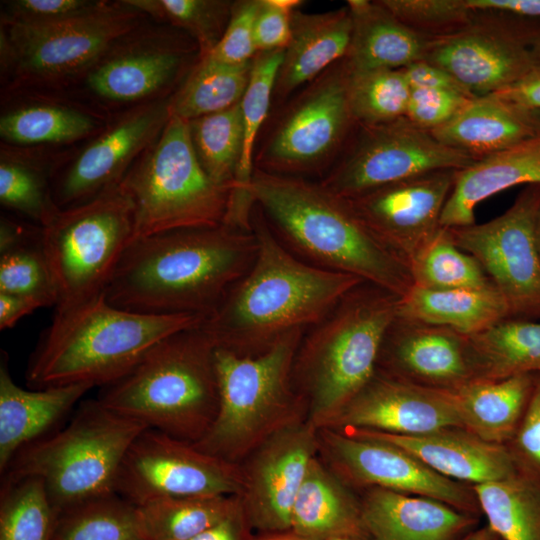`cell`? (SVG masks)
Masks as SVG:
<instances>
[{
  "mask_svg": "<svg viewBox=\"0 0 540 540\" xmlns=\"http://www.w3.org/2000/svg\"><path fill=\"white\" fill-rule=\"evenodd\" d=\"M349 71L338 61L293 101L255 157V169L301 177L333 159L355 121L348 97Z\"/></svg>",
  "mask_w": 540,
  "mask_h": 540,
  "instance_id": "7c38bea8",
  "label": "cell"
},
{
  "mask_svg": "<svg viewBox=\"0 0 540 540\" xmlns=\"http://www.w3.org/2000/svg\"><path fill=\"white\" fill-rule=\"evenodd\" d=\"M41 306L34 300L7 293H0V329H10L24 316Z\"/></svg>",
  "mask_w": 540,
  "mask_h": 540,
  "instance_id": "91938a15",
  "label": "cell"
},
{
  "mask_svg": "<svg viewBox=\"0 0 540 540\" xmlns=\"http://www.w3.org/2000/svg\"><path fill=\"white\" fill-rule=\"evenodd\" d=\"M348 71V97L356 125L405 117L411 88L402 69Z\"/></svg>",
  "mask_w": 540,
  "mask_h": 540,
  "instance_id": "7dc6e473",
  "label": "cell"
},
{
  "mask_svg": "<svg viewBox=\"0 0 540 540\" xmlns=\"http://www.w3.org/2000/svg\"><path fill=\"white\" fill-rule=\"evenodd\" d=\"M487 525L502 540H540V481L518 471L472 486Z\"/></svg>",
  "mask_w": 540,
  "mask_h": 540,
  "instance_id": "8d00e7d4",
  "label": "cell"
},
{
  "mask_svg": "<svg viewBox=\"0 0 540 540\" xmlns=\"http://www.w3.org/2000/svg\"><path fill=\"white\" fill-rule=\"evenodd\" d=\"M254 536L240 504L224 519L188 540H253Z\"/></svg>",
  "mask_w": 540,
  "mask_h": 540,
  "instance_id": "6f0895ef",
  "label": "cell"
},
{
  "mask_svg": "<svg viewBox=\"0 0 540 540\" xmlns=\"http://www.w3.org/2000/svg\"><path fill=\"white\" fill-rule=\"evenodd\" d=\"M305 330H294L253 355L215 348L218 409L204 436L193 443L236 463L268 437L299 419L303 398L293 367Z\"/></svg>",
  "mask_w": 540,
  "mask_h": 540,
  "instance_id": "52a82bcc",
  "label": "cell"
},
{
  "mask_svg": "<svg viewBox=\"0 0 540 540\" xmlns=\"http://www.w3.org/2000/svg\"><path fill=\"white\" fill-rule=\"evenodd\" d=\"M133 32L86 73L88 88L99 98L116 103L155 100L185 70L192 54L187 44L160 35L132 38Z\"/></svg>",
  "mask_w": 540,
  "mask_h": 540,
  "instance_id": "7402d4cb",
  "label": "cell"
},
{
  "mask_svg": "<svg viewBox=\"0 0 540 540\" xmlns=\"http://www.w3.org/2000/svg\"><path fill=\"white\" fill-rule=\"evenodd\" d=\"M256 252L253 230L224 223L139 238L123 253L104 296L131 312L206 318L249 270Z\"/></svg>",
  "mask_w": 540,
  "mask_h": 540,
  "instance_id": "6da1fadb",
  "label": "cell"
},
{
  "mask_svg": "<svg viewBox=\"0 0 540 540\" xmlns=\"http://www.w3.org/2000/svg\"><path fill=\"white\" fill-rule=\"evenodd\" d=\"M40 227L55 313H64L104 294L133 240V204L118 185L81 205L56 208Z\"/></svg>",
  "mask_w": 540,
  "mask_h": 540,
  "instance_id": "30bf717a",
  "label": "cell"
},
{
  "mask_svg": "<svg viewBox=\"0 0 540 540\" xmlns=\"http://www.w3.org/2000/svg\"><path fill=\"white\" fill-rule=\"evenodd\" d=\"M352 34L344 58L351 71L402 69L422 61L427 39L399 21L380 1L349 0Z\"/></svg>",
  "mask_w": 540,
  "mask_h": 540,
  "instance_id": "f1b7e54d",
  "label": "cell"
},
{
  "mask_svg": "<svg viewBox=\"0 0 540 540\" xmlns=\"http://www.w3.org/2000/svg\"><path fill=\"white\" fill-rule=\"evenodd\" d=\"M52 170L36 157L1 150L0 202L41 226L57 208L51 195Z\"/></svg>",
  "mask_w": 540,
  "mask_h": 540,
  "instance_id": "ee69618b",
  "label": "cell"
},
{
  "mask_svg": "<svg viewBox=\"0 0 540 540\" xmlns=\"http://www.w3.org/2000/svg\"><path fill=\"white\" fill-rule=\"evenodd\" d=\"M402 71L411 89L449 90L475 96L450 73L427 61L414 62Z\"/></svg>",
  "mask_w": 540,
  "mask_h": 540,
  "instance_id": "11a10c76",
  "label": "cell"
},
{
  "mask_svg": "<svg viewBox=\"0 0 540 540\" xmlns=\"http://www.w3.org/2000/svg\"><path fill=\"white\" fill-rule=\"evenodd\" d=\"M538 49H539V55H540V41H539V46H538Z\"/></svg>",
  "mask_w": 540,
  "mask_h": 540,
  "instance_id": "003e7915",
  "label": "cell"
},
{
  "mask_svg": "<svg viewBox=\"0 0 540 540\" xmlns=\"http://www.w3.org/2000/svg\"><path fill=\"white\" fill-rule=\"evenodd\" d=\"M352 34L347 6L323 13L295 10L291 38L284 49L273 100H282L345 58Z\"/></svg>",
  "mask_w": 540,
  "mask_h": 540,
  "instance_id": "83f0119b",
  "label": "cell"
},
{
  "mask_svg": "<svg viewBox=\"0 0 540 540\" xmlns=\"http://www.w3.org/2000/svg\"><path fill=\"white\" fill-rule=\"evenodd\" d=\"M460 540H502L488 525L476 527Z\"/></svg>",
  "mask_w": 540,
  "mask_h": 540,
  "instance_id": "6125c7cd",
  "label": "cell"
},
{
  "mask_svg": "<svg viewBox=\"0 0 540 540\" xmlns=\"http://www.w3.org/2000/svg\"><path fill=\"white\" fill-rule=\"evenodd\" d=\"M148 427L105 407L80 404L69 424L20 450L2 478H40L58 511L115 494L122 460Z\"/></svg>",
  "mask_w": 540,
  "mask_h": 540,
  "instance_id": "ba28073f",
  "label": "cell"
},
{
  "mask_svg": "<svg viewBox=\"0 0 540 540\" xmlns=\"http://www.w3.org/2000/svg\"><path fill=\"white\" fill-rule=\"evenodd\" d=\"M476 12H496L529 19H540V0H465Z\"/></svg>",
  "mask_w": 540,
  "mask_h": 540,
  "instance_id": "680465c9",
  "label": "cell"
},
{
  "mask_svg": "<svg viewBox=\"0 0 540 540\" xmlns=\"http://www.w3.org/2000/svg\"><path fill=\"white\" fill-rule=\"evenodd\" d=\"M143 15L124 1H107L92 13L53 24L2 21L1 68L34 83H55L87 73L137 28Z\"/></svg>",
  "mask_w": 540,
  "mask_h": 540,
  "instance_id": "8fae6325",
  "label": "cell"
},
{
  "mask_svg": "<svg viewBox=\"0 0 540 540\" xmlns=\"http://www.w3.org/2000/svg\"><path fill=\"white\" fill-rule=\"evenodd\" d=\"M521 184L540 185V133L458 170L442 211L441 227L474 224L480 202Z\"/></svg>",
  "mask_w": 540,
  "mask_h": 540,
  "instance_id": "484cf974",
  "label": "cell"
},
{
  "mask_svg": "<svg viewBox=\"0 0 540 540\" xmlns=\"http://www.w3.org/2000/svg\"><path fill=\"white\" fill-rule=\"evenodd\" d=\"M0 293L56 306L57 293L43 249L41 227L0 221Z\"/></svg>",
  "mask_w": 540,
  "mask_h": 540,
  "instance_id": "d590c367",
  "label": "cell"
},
{
  "mask_svg": "<svg viewBox=\"0 0 540 540\" xmlns=\"http://www.w3.org/2000/svg\"><path fill=\"white\" fill-rule=\"evenodd\" d=\"M532 115L540 128V111L530 110Z\"/></svg>",
  "mask_w": 540,
  "mask_h": 540,
  "instance_id": "03108f58",
  "label": "cell"
},
{
  "mask_svg": "<svg viewBox=\"0 0 540 540\" xmlns=\"http://www.w3.org/2000/svg\"><path fill=\"white\" fill-rule=\"evenodd\" d=\"M50 540H143L135 506L112 494L60 513Z\"/></svg>",
  "mask_w": 540,
  "mask_h": 540,
  "instance_id": "7bdbcfd3",
  "label": "cell"
},
{
  "mask_svg": "<svg viewBox=\"0 0 540 540\" xmlns=\"http://www.w3.org/2000/svg\"><path fill=\"white\" fill-rule=\"evenodd\" d=\"M327 540H370V539L365 534H358V535H340V536L331 537Z\"/></svg>",
  "mask_w": 540,
  "mask_h": 540,
  "instance_id": "be15d7a7",
  "label": "cell"
},
{
  "mask_svg": "<svg viewBox=\"0 0 540 540\" xmlns=\"http://www.w3.org/2000/svg\"><path fill=\"white\" fill-rule=\"evenodd\" d=\"M342 431L393 444L438 474L471 486L503 480L519 471L505 445L487 442L462 428L418 435Z\"/></svg>",
  "mask_w": 540,
  "mask_h": 540,
  "instance_id": "cb8c5ba5",
  "label": "cell"
},
{
  "mask_svg": "<svg viewBox=\"0 0 540 540\" xmlns=\"http://www.w3.org/2000/svg\"><path fill=\"white\" fill-rule=\"evenodd\" d=\"M400 296L368 282L349 291L299 345L294 384L307 401V420L324 427L377 370Z\"/></svg>",
  "mask_w": 540,
  "mask_h": 540,
  "instance_id": "5b68a950",
  "label": "cell"
},
{
  "mask_svg": "<svg viewBox=\"0 0 540 540\" xmlns=\"http://www.w3.org/2000/svg\"><path fill=\"white\" fill-rule=\"evenodd\" d=\"M98 121L83 110L61 104H32L0 118V135L16 145L62 144L90 136Z\"/></svg>",
  "mask_w": 540,
  "mask_h": 540,
  "instance_id": "ab89813d",
  "label": "cell"
},
{
  "mask_svg": "<svg viewBox=\"0 0 540 540\" xmlns=\"http://www.w3.org/2000/svg\"><path fill=\"white\" fill-rule=\"evenodd\" d=\"M377 369L443 391L456 389L473 379L467 336L399 316L385 335Z\"/></svg>",
  "mask_w": 540,
  "mask_h": 540,
  "instance_id": "603a6c76",
  "label": "cell"
},
{
  "mask_svg": "<svg viewBox=\"0 0 540 540\" xmlns=\"http://www.w3.org/2000/svg\"><path fill=\"white\" fill-rule=\"evenodd\" d=\"M142 14L178 27L197 45L199 58L221 40L230 21L233 2L228 0H123Z\"/></svg>",
  "mask_w": 540,
  "mask_h": 540,
  "instance_id": "bcb514c9",
  "label": "cell"
},
{
  "mask_svg": "<svg viewBox=\"0 0 540 540\" xmlns=\"http://www.w3.org/2000/svg\"><path fill=\"white\" fill-rule=\"evenodd\" d=\"M242 488L238 464L147 428L122 460L115 494L136 507L163 498L240 496Z\"/></svg>",
  "mask_w": 540,
  "mask_h": 540,
  "instance_id": "4fadbf2b",
  "label": "cell"
},
{
  "mask_svg": "<svg viewBox=\"0 0 540 540\" xmlns=\"http://www.w3.org/2000/svg\"><path fill=\"white\" fill-rule=\"evenodd\" d=\"M239 496L163 498L136 506L143 540H188L240 506Z\"/></svg>",
  "mask_w": 540,
  "mask_h": 540,
  "instance_id": "f35d334b",
  "label": "cell"
},
{
  "mask_svg": "<svg viewBox=\"0 0 540 540\" xmlns=\"http://www.w3.org/2000/svg\"><path fill=\"white\" fill-rule=\"evenodd\" d=\"M535 231H536L537 247H538V251H539V255H540V209H539L538 216H537Z\"/></svg>",
  "mask_w": 540,
  "mask_h": 540,
  "instance_id": "e7e4bbea",
  "label": "cell"
},
{
  "mask_svg": "<svg viewBox=\"0 0 540 540\" xmlns=\"http://www.w3.org/2000/svg\"><path fill=\"white\" fill-rule=\"evenodd\" d=\"M493 94L526 110L540 111V65Z\"/></svg>",
  "mask_w": 540,
  "mask_h": 540,
  "instance_id": "9f6ffc18",
  "label": "cell"
},
{
  "mask_svg": "<svg viewBox=\"0 0 540 540\" xmlns=\"http://www.w3.org/2000/svg\"><path fill=\"white\" fill-rule=\"evenodd\" d=\"M536 374L500 380L472 379L445 391L461 426L487 442L506 445L528 406Z\"/></svg>",
  "mask_w": 540,
  "mask_h": 540,
  "instance_id": "4dcf8cb0",
  "label": "cell"
},
{
  "mask_svg": "<svg viewBox=\"0 0 540 540\" xmlns=\"http://www.w3.org/2000/svg\"><path fill=\"white\" fill-rule=\"evenodd\" d=\"M215 344L199 327L157 342L97 400L148 428L196 443L218 409Z\"/></svg>",
  "mask_w": 540,
  "mask_h": 540,
  "instance_id": "8992f818",
  "label": "cell"
},
{
  "mask_svg": "<svg viewBox=\"0 0 540 540\" xmlns=\"http://www.w3.org/2000/svg\"><path fill=\"white\" fill-rule=\"evenodd\" d=\"M397 316L468 337L510 317V312L495 286L435 290L414 285L400 298Z\"/></svg>",
  "mask_w": 540,
  "mask_h": 540,
  "instance_id": "1f68e13d",
  "label": "cell"
},
{
  "mask_svg": "<svg viewBox=\"0 0 540 540\" xmlns=\"http://www.w3.org/2000/svg\"><path fill=\"white\" fill-rule=\"evenodd\" d=\"M360 509L370 540H460L479 522L442 501L382 488H367Z\"/></svg>",
  "mask_w": 540,
  "mask_h": 540,
  "instance_id": "d4e9b609",
  "label": "cell"
},
{
  "mask_svg": "<svg viewBox=\"0 0 540 540\" xmlns=\"http://www.w3.org/2000/svg\"><path fill=\"white\" fill-rule=\"evenodd\" d=\"M324 427L397 435L462 428L445 391L422 387L379 369Z\"/></svg>",
  "mask_w": 540,
  "mask_h": 540,
  "instance_id": "44dd1931",
  "label": "cell"
},
{
  "mask_svg": "<svg viewBox=\"0 0 540 540\" xmlns=\"http://www.w3.org/2000/svg\"><path fill=\"white\" fill-rule=\"evenodd\" d=\"M253 540H312V539L301 536L292 530H288V531L276 532V533L255 534Z\"/></svg>",
  "mask_w": 540,
  "mask_h": 540,
  "instance_id": "94428289",
  "label": "cell"
},
{
  "mask_svg": "<svg viewBox=\"0 0 540 540\" xmlns=\"http://www.w3.org/2000/svg\"><path fill=\"white\" fill-rule=\"evenodd\" d=\"M399 21L427 39H435L470 25L477 12L465 0H379Z\"/></svg>",
  "mask_w": 540,
  "mask_h": 540,
  "instance_id": "c3c4849f",
  "label": "cell"
},
{
  "mask_svg": "<svg viewBox=\"0 0 540 540\" xmlns=\"http://www.w3.org/2000/svg\"><path fill=\"white\" fill-rule=\"evenodd\" d=\"M323 450L334 473L347 484L425 496L479 516L471 485L438 474L397 446L339 429H318Z\"/></svg>",
  "mask_w": 540,
  "mask_h": 540,
  "instance_id": "e0dca14e",
  "label": "cell"
},
{
  "mask_svg": "<svg viewBox=\"0 0 540 540\" xmlns=\"http://www.w3.org/2000/svg\"><path fill=\"white\" fill-rule=\"evenodd\" d=\"M251 227L257 240L251 267L201 325L216 347L246 355L268 349L294 330L315 326L364 282L295 255L275 235L257 205Z\"/></svg>",
  "mask_w": 540,
  "mask_h": 540,
  "instance_id": "7a4b0ae2",
  "label": "cell"
},
{
  "mask_svg": "<svg viewBox=\"0 0 540 540\" xmlns=\"http://www.w3.org/2000/svg\"><path fill=\"white\" fill-rule=\"evenodd\" d=\"M415 286L435 289L494 286L480 263L460 249L447 228H441L410 265Z\"/></svg>",
  "mask_w": 540,
  "mask_h": 540,
  "instance_id": "f6af8a7d",
  "label": "cell"
},
{
  "mask_svg": "<svg viewBox=\"0 0 540 540\" xmlns=\"http://www.w3.org/2000/svg\"><path fill=\"white\" fill-rule=\"evenodd\" d=\"M252 61L228 65L209 57L198 58L171 97V115L190 121L237 105L248 86Z\"/></svg>",
  "mask_w": 540,
  "mask_h": 540,
  "instance_id": "74e56055",
  "label": "cell"
},
{
  "mask_svg": "<svg viewBox=\"0 0 540 540\" xmlns=\"http://www.w3.org/2000/svg\"><path fill=\"white\" fill-rule=\"evenodd\" d=\"M430 132L441 143L480 159L539 134L540 128L530 110L487 94L474 97Z\"/></svg>",
  "mask_w": 540,
  "mask_h": 540,
  "instance_id": "f546056e",
  "label": "cell"
},
{
  "mask_svg": "<svg viewBox=\"0 0 540 540\" xmlns=\"http://www.w3.org/2000/svg\"><path fill=\"white\" fill-rule=\"evenodd\" d=\"M188 125L200 165L216 184L231 193L243 147L240 103L224 111L190 120Z\"/></svg>",
  "mask_w": 540,
  "mask_h": 540,
  "instance_id": "b9f144b4",
  "label": "cell"
},
{
  "mask_svg": "<svg viewBox=\"0 0 540 540\" xmlns=\"http://www.w3.org/2000/svg\"><path fill=\"white\" fill-rule=\"evenodd\" d=\"M360 129L320 183L341 198L439 170H461L477 159L438 141L406 117Z\"/></svg>",
  "mask_w": 540,
  "mask_h": 540,
  "instance_id": "5bb4252c",
  "label": "cell"
},
{
  "mask_svg": "<svg viewBox=\"0 0 540 540\" xmlns=\"http://www.w3.org/2000/svg\"><path fill=\"white\" fill-rule=\"evenodd\" d=\"M120 187L133 204V240L223 224L230 198V190L216 184L200 165L188 121L173 115Z\"/></svg>",
  "mask_w": 540,
  "mask_h": 540,
  "instance_id": "9c48e42d",
  "label": "cell"
},
{
  "mask_svg": "<svg viewBox=\"0 0 540 540\" xmlns=\"http://www.w3.org/2000/svg\"><path fill=\"white\" fill-rule=\"evenodd\" d=\"M283 52L275 50L256 54L248 86L240 102L243 147L223 223L243 230H252L251 215L255 203L250 195V186L255 170L254 151L261 128L269 115Z\"/></svg>",
  "mask_w": 540,
  "mask_h": 540,
  "instance_id": "d6a6232c",
  "label": "cell"
},
{
  "mask_svg": "<svg viewBox=\"0 0 540 540\" xmlns=\"http://www.w3.org/2000/svg\"><path fill=\"white\" fill-rule=\"evenodd\" d=\"M320 449L318 428L300 418L268 437L242 469L239 496L255 534L291 530L293 505L311 460Z\"/></svg>",
  "mask_w": 540,
  "mask_h": 540,
  "instance_id": "d6986e66",
  "label": "cell"
},
{
  "mask_svg": "<svg viewBox=\"0 0 540 540\" xmlns=\"http://www.w3.org/2000/svg\"><path fill=\"white\" fill-rule=\"evenodd\" d=\"M170 100L155 99L128 111L91 141L61 174L51 177L55 206L75 207L120 185L165 128L171 117Z\"/></svg>",
  "mask_w": 540,
  "mask_h": 540,
  "instance_id": "ffe728a7",
  "label": "cell"
},
{
  "mask_svg": "<svg viewBox=\"0 0 540 540\" xmlns=\"http://www.w3.org/2000/svg\"><path fill=\"white\" fill-rule=\"evenodd\" d=\"M300 0H260L255 20L254 40L257 53L284 50L292 32V18Z\"/></svg>",
  "mask_w": 540,
  "mask_h": 540,
  "instance_id": "db71d44e",
  "label": "cell"
},
{
  "mask_svg": "<svg viewBox=\"0 0 540 540\" xmlns=\"http://www.w3.org/2000/svg\"><path fill=\"white\" fill-rule=\"evenodd\" d=\"M107 1L102 0H14L6 1L2 21L24 24H53L92 13Z\"/></svg>",
  "mask_w": 540,
  "mask_h": 540,
  "instance_id": "f907efd6",
  "label": "cell"
},
{
  "mask_svg": "<svg viewBox=\"0 0 540 540\" xmlns=\"http://www.w3.org/2000/svg\"><path fill=\"white\" fill-rule=\"evenodd\" d=\"M505 446L519 471L540 481V374L535 375L526 411Z\"/></svg>",
  "mask_w": 540,
  "mask_h": 540,
  "instance_id": "f5cc1de1",
  "label": "cell"
},
{
  "mask_svg": "<svg viewBox=\"0 0 540 540\" xmlns=\"http://www.w3.org/2000/svg\"><path fill=\"white\" fill-rule=\"evenodd\" d=\"M539 209L540 185H527L498 217L447 228L454 243L480 263L514 318L540 320Z\"/></svg>",
  "mask_w": 540,
  "mask_h": 540,
  "instance_id": "9a60e30c",
  "label": "cell"
},
{
  "mask_svg": "<svg viewBox=\"0 0 540 540\" xmlns=\"http://www.w3.org/2000/svg\"><path fill=\"white\" fill-rule=\"evenodd\" d=\"M515 21H474L430 39L424 61L450 73L475 96L507 87L540 65V27Z\"/></svg>",
  "mask_w": 540,
  "mask_h": 540,
  "instance_id": "2e32d148",
  "label": "cell"
},
{
  "mask_svg": "<svg viewBox=\"0 0 540 540\" xmlns=\"http://www.w3.org/2000/svg\"><path fill=\"white\" fill-rule=\"evenodd\" d=\"M474 97L449 90L411 89L405 117L432 131L453 119Z\"/></svg>",
  "mask_w": 540,
  "mask_h": 540,
  "instance_id": "816d5d0a",
  "label": "cell"
},
{
  "mask_svg": "<svg viewBox=\"0 0 540 540\" xmlns=\"http://www.w3.org/2000/svg\"><path fill=\"white\" fill-rule=\"evenodd\" d=\"M200 315H148L117 308L104 294L55 313L26 371L33 389L71 384L107 386L125 376L163 338L199 327Z\"/></svg>",
  "mask_w": 540,
  "mask_h": 540,
  "instance_id": "277c9868",
  "label": "cell"
},
{
  "mask_svg": "<svg viewBox=\"0 0 540 540\" xmlns=\"http://www.w3.org/2000/svg\"><path fill=\"white\" fill-rule=\"evenodd\" d=\"M260 0L233 2L228 26L215 48L206 56L228 65L251 62L257 54L254 28Z\"/></svg>",
  "mask_w": 540,
  "mask_h": 540,
  "instance_id": "681fc988",
  "label": "cell"
},
{
  "mask_svg": "<svg viewBox=\"0 0 540 540\" xmlns=\"http://www.w3.org/2000/svg\"><path fill=\"white\" fill-rule=\"evenodd\" d=\"M457 171L429 172L343 199L365 229L410 269L442 228Z\"/></svg>",
  "mask_w": 540,
  "mask_h": 540,
  "instance_id": "ac0fdd59",
  "label": "cell"
},
{
  "mask_svg": "<svg viewBox=\"0 0 540 540\" xmlns=\"http://www.w3.org/2000/svg\"><path fill=\"white\" fill-rule=\"evenodd\" d=\"M291 530L312 540L365 534L360 501L316 456L311 460L297 493L291 514Z\"/></svg>",
  "mask_w": 540,
  "mask_h": 540,
  "instance_id": "836d02e7",
  "label": "cell"
},
{
  "mask_svg": "<svg viewBox=\"0 0 540 540\" xmlns=\"http://www.w3.org/2000/svg\"><path fill=\"white\" fill-rule=\"evenodd\" d=\"M250 195L279 240L315 266L353 275L400 297L414 286L409 267L320 182L254 170Z\"/></svg>",
  "mask_w": 540,
  "mask_h": 540,
  "instance_id": "3957f363",
  "label": "cell"
},
{
  "mask_svg": "<svg viewBox=\"0 0 540 540\" xmlns=\"http://www.w3.org/2000/svg\"><path fill=\"white\" fill-rule=\"evenodd\" d=\"M59 515L40 478H2L0 540H50Z\"/></svg>",
  "mask_w": 540,
  "mask_h": 540,
  "instance_id": "60d3db41",
  "label": "cell"
},
{
  "mask_svg": "<svg viewBox=\"0 0 540 540\" xmlns=\"http://www.w3.org/2000/svg\"><path fill=\"white\" fill-rule=\"evenodd\" d=\"M93 387L71 384L27 390L10 375L7 357L0 363V471L16 454L45 436Z\"/></svg>",
  "mask_w": 540,
  "mask_h": 540,
  "instance_id": "4316f807",
  "label": "cell"
},
{
  "mask_svg": "<svg viewBox=\"0 0 540 540\" xmlns=\"http://www.w3.org/2000/svg\"><path fill=\"white\" fill-rule=\"evenodd\" d=\"M473 379L540 374V320L508 317L467 337Z\"/></svg>",
  "mask_w": 540,
  "mask_h": 540,
  "instance_id": "e575fe53",
  "label": "cell"
}]
</instances>
